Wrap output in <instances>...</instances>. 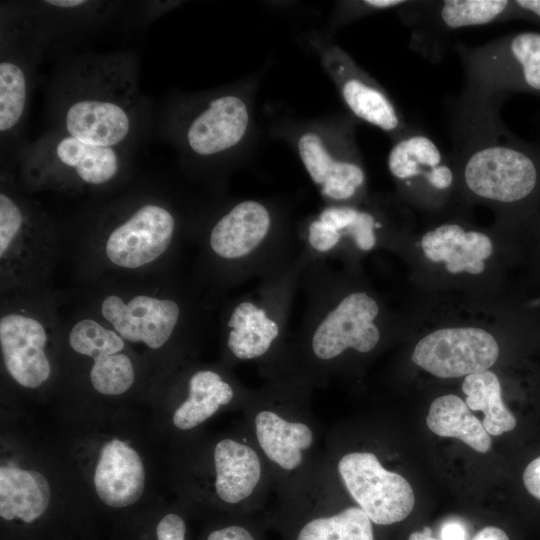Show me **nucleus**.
I'll use <instances>...</instances> for the list:
<instances>
[{"mask_svg":"<svg viewBox=\"0 0 540 540\" xmlns=\"http://www.w3.org/2000/svg\"><path fill=\"white\" fill-rule=\"evenodd\" d=\"M511 20H521L540 27V0H512Z\"/></svg>","mask_w":540,"mask_h":540,"instance_id":"2f4dec72","label":"nucleus"},{"mask_svg":"<svg viewBox=\"0 0 540 540\" xmlns=\"http://www.w3.org/2000/svg\"><path fill=\"white\" fill-rule=\"evenodd\" d=\"M502 103L461 92L450 107L449 155L468 198L500 208L522 207L540 191V145L516 137Z\"/></svg>","mask_w":540,"mask_h":540,"instance_id":"f257e3e1","label":"nucleus"},{"mask_svg":"<svg viewBox=\"0 0 540 540\" xmlns=\"http://www.w3.org/2000/svg\"><path fill=\"white\" fill-rule=\"evenodd\" d=\"M296 540H374L371 520L360 507L309 521Z\"/></svg>","mask_w":540,"mask_h":540,"instance_id":"c85d7f7f","label":"nucleus"},{"mask_svg":"<svg viewBox=\"0 0 540 540\" xmlns=\"http://www.w3.org/2000/svg\"><path fill=\"white\" fill-rule=\"evenodd\" d=\"M94 484L99 498L108 506L120 508L135 503L145 484L140 456L119 439L109 441L101 449Z\"/></svg>","mask_w":540,"mask_h":540,"instance_id":"412c9836","label":"nucleus"},{"mask_svg":"<svg viewBox=\"0 0 540 540\" xmlns=\"http://www.w3.org/2000/svg\"><path fill=\"white\" fill-rule=\"evenodd\" d=\"M472 540H509V538L502 529L494 526H487L480 530Z\"/></svg>","mask_w":540,"mask_h":540,"instance_id":"c9c22d12","label":"nucleus"},{"mask_svg":"<svg viewBox=\"0 0 540 540\" xmlns=\"http://www.w3.org/2000/svg\"><path fill=\"white\" fill-rule=\"evenodd\" d=\"M426 423L436 435L457 438L477 452L486 453L491 447V438L483 423L456 395L436 398L430 405Z\"/></svg>","mask_w":540,"mask_h":540,"instance_id":"393cba45","label":"nucleus"},{"mask_svg":"<svg viewBox=\"0 0 540 540\" xmlns=\"http://www.w3.org/2000/svg\"><path fill=\"white\" fill-rule=\"evenodd\" d=\"M31 73L28 61L12 52H3L0 61V132L11 137L25 118L30 93Z\"/></svg>","mask_w":540,"mask_h":540,"instance_id":"a878e982","label":"nucleus"},{"mask_svg":"<svg viewBox=\"0 0 540 540\" xmlns=\"http://www.w3.org/2000/svg\"><path fill=\"white\" fill-rule=\"evenodd\" d=\"M387 166L402 193L426 208L444 204L458 186L449 153H444L432 137L414 126L393 141Z\"/></svg>","mask_w":540,"mask_h":540,"instance_id":"1a4fd4ad","label":"nucleus"},{"mask_svg":"<svg viewBox=\"0 0 540 540\" xmlns=\"http://www.w3.org/2000/svg\"><path fill=\"white\" fill-rule=\"evenodd\" d=\"M19 166L30 189L85 192L116 183L126 158L119 148L89 144L51 128L20 150Z\"/></svg>","mask_w":540,"mask_h":540,"instance_id":"7ed1b4c3","label":"nucleus"},{"mask_svg":"<svg viewBox=\"0 0 540 540\" xmlns=\"http://www.w3.org/2000/svg\"><path fill=\"white\" fill-rule=\"evenodd\" d=\"M282 318L268 302L253 297L237 302L226 320V343L238 359L263 356L281 333Z\"/></svg>","mask_w":540,"mask_h":540,"instance_id":"aec40b11","label":"nucleus"},{"mask_svg":"<svg viewBox=\"0 0 540 540\" xmlns=\"http://www.w3.org/2000/svg\"><path fill=\"white\" fill-rule=\"evenodd\" d=\"M408 540H437V539L432 536V530L429 527H425L422 531L411 533Z\"/></svg>","mask_w":540,"mask_h":540,"instance_id":"e433bc0d","label":"nucleus"},{"mask_svg":"<svg viewBox=\"0 0 540 540\" xmlns=\"http://www.w3.org/2000/svg\"><path fill=\"white\" fill-rule=\"evenodd\" d=\"M258 443L265 455L285 470L302 462V451L313 441L311 429L301 422H289L277 413L262 410L255 417Z\"/></svg>","mask_w":540,"mask_h":540,"instance_id":"b1692460","label":"nucleus"},{"mask_svg":"<svg viewBox=\"0 0 540 540\" xmlns=\"http://www.w3.org/2000/svg\"><path fill=\"white\" fill-rule=\"evenodd\" d=\"M233 396V388L219 373L199 370L188 381V398L174 412L173 423L181 430L192 429L229 404Z\"/></svg>","mask_w":540,"mask_h":540,"instance_id":"bb28decb","label":"nucleus"},{"mask_svg":"<svg viewBox=\"0 0 540 540\" xmlns=\"http://www.w3.org/2000/svg\"><path fill=\"white\" fill-rule=\"evenodd\" d=\"M465 74L462 93L504 103L515 94L540 96V31L455 46Z\"/></svg>","mask_w":540,"mask_h":540,"instance_id":"20e7f679","label":"nucleus"},{"mask_svg":"<svg viewBox=\"0 0 540 540\" xmlns=\"http://www.w3.org/2000/svg\"><path fill=\"white\" fill-rule=\"evenodd\" d=\"M271 227V214L265 205L255 200L239 202L212 225L209 250L226 263L245 261L261 250Z\"/></svg>","mask_w":540,"mask_h":540,"instance_id":"f3484780","label":"nucleus"},{"mask_svg":"<svg viewBox=\"0 0 540 540\" xmlns=\"http://www.w3.org/2000/svg\"><path fill=\"white\" fill-rule=\"evenodd\" d=\"M420 244L428 260L444 263L452 274H481L485 260L493 252V243L487 234L467 229L457 222H445L425 232Z\"/></svg>","mask_w":540,"mask_h":540,"instance_id":"6ab92c4d","label":"nucleus"},{"mask_svg":"<svg viewBox=\"0 0 540 540\" xmlns=\"http://www.w3.org/2000/svg\"><path fill=\"white\" fill-rule=\"evenodd\" d=\"M499 356L492 334L479 327L437 329L416 344L413 362L439 378H457L488 370Z\"/></svg>","mask_w":540,"mask_h":540,"instance_id":"ddd939ff","label":"nucleus"},{"mask_svg":"<svg viewBox=\"0 0 540 540\" xmlns=\"http://www.w3.org/2000/svg\"><path fill=\"white\" fill-rule=\"evenodd\" d=\"M215 489L226 503L235 504L248 498L261 478V463L249 446L223 439L214 449Z\"/></svg>","mask_w":540,"mask_h":540,"instance_id":"4be33fe9","label":"nucleus"},{"mask_svg":"<svg viewBox=\"0 0 540 540\" xmlns=\"http://www.w3.org/2000/svg\"><path fill=\"white\" fill-rule=\"evenodd\" d=\"M207 540H254V538L241 526H229L211 532Z\"/></svg>","mask_w":540,"mask_h":540,"instance_id":"72a5a7b5","label":"nucleus"},{"mask_svg":"<svg viewBox=\"0 0 540 540\" xmlns=\"http://www.w3.org/2000/svg\"><path fill=\"white\" fill-rule=\"evenodd\" d=\"M176 234L173 211L156 198H143L105 216L96 250L109 269L141 272L166 257Z\"/></svg>","mask_w":540,"mask_h":540,"instance_id":"39448f33","label":"nucleus"},{"mask_svg":"<svg viewBox=\"0 0 540 540\" xmlns=\"http://www.w3.org/2000/svg\"><path fill=\"white\" fill-rule=\"evenodd\" d=\"M523 482L527 491L540 500V456L531 461L525 468Z\"/></svg>","mask_w":540,"mask_h":540,"instance_id":"473e14b6","label":"nucleus"},{"mask_svg":"<svg viewBox=\"0 0 540 540\" xmlns=\"http://www.w3.org/2000/svg\"><path fill=\"white\" fill-rule=\"evenodd\" d=\"M249 123L244 101L225 94L211 99L188 122L184 138L189 150L202 157L215 156L236 146Z\"/></svg>","mask_w":540,"mask_h":540,"instance_id":"a211bd4d","label":"nucleus"},{"mask_svg":"<svg viewBox=\"0 0 540 540\" xmlns=\"http://www.w3.org/2000/svg\"><path fill=\"white\" fill-rule=\"evenodd\" d=\"M465 527L457 521L446 522L441 529V540H465Z\"/></svg>","mask_w":540,"mask_h":540,"instance_id":"f704fd0d","label":"nucleus"},{"mask_svg":"<svg viewBox=\"0 0 540 540\" xmlns=\"http://www.w3.org/2000/svg\"><path fill=\"white\" fill-rule=\"evenodd\" d=\"M399 8L402 21L412 28L411 48L437 62L455 31L510 21L512 0L407 1Z\"/></svg>","mask_w":540,"mask_h":540,"instance_id":"9d476101","label":"nucleus"},{"mask_svg":"<svg viewBox=\"0 0 540 540\" xmlns=\"http://www.w3.org/2000/svg\"><path fill=\"white\" fill-rule=\"evenodd\" d=\"M297 148L307 173L324 197L346 202L362 194L366 176L353 142L332 152L318 134L306 132L298 139Z\"/></svg>","mask_w":540,"mask_h":540,"instance_id":"dca6fc26","label":"nucleus"},{"mask_svg":"<svg viewBox=\"0 0 540 540\" xmlns=\"http://www.w3.org/2000/svg\"><path fill=\"white\" fill-rule=\"evenodd\" d=\"M55 255L51 221L33 202L1 187L0 273L2 293L33 291L47 277Z\"/></svg>","mask_w":540,"mask_h":540,"instance_id":"423d86ee","label":"nucleus"},{"mask_svg":"<svg viewBox=\"0 0 540 540\" xmlns=\"http://www.w3.org/2000/svg\"><path fill=\"white\" fill-rule=\"evenodd\" d=\"M462 390L470 410L484 413L482 423L489 435L499 436L515 428L516 419L503 403L500 381L494 372L486 370L466 376Z\"/></svg>","mask_w":540,"mask_h":540,"instance_id":"cd10ccee","label":"nucleus"},{"mask_svg":"<svg viewBox=\"0 0 540 540\" xmlns=\"http://www.w3.org/2000/svg\"><path fill=\"white\" fill-rule=\"evenodd\" d=\"M127 344L151 350L165 346L182 327L184 308L172 295L156 290L114 288L101 293L93 312Z\"/></svg>","mask_w":540,"mask_h":540,"instance_id":"6e6552de","label":"nucleus"},{"mask_svg":"<svg viewBox=\"0 0 540 540\" xmlns=\"http://www.w3.org/2000/svg\"><path fill=\"white\" fill-rule=\"evenodd\" d=\"M50 487L39 472L12 465L0 468V515L6 520L19 518L33 522L47 509Z\"/></svg>","mask_w":540,"mask_h":540,"instance_id":"5701e85b","label":"nucleus"},{"mask_svg":"<svg viewBox=\"0 0 540 540\" xmlns=\"http://www.w3.org/2000/svg\"><path fill=\"white\" fill-rule=\"evenodd\" d=\"M50 111L52 128L89 144L121 149L146 116L135 59L121 52L73 61L53 83Z\"/></svg>","mask_w":540,"mask_h":540,"instance_id":"f03ea898","label":"nucleus"},{"mask_svg":"<svg viewBox=\"0 0 540 540\" xmlns=\"http://www.w3.org/2000/svg\"><path fill=\"white\" fill-rule=\"evenodd\" d=\"M326 52L327 68L354 116L389 134L393 141L402 136L410 125L386 91L340 48L333 46Z\"/></svg>","mask_w":540,"mask_h":540,"instance_id":"2eb2a0df","label":"nucleus"},{"mask_svg":"<svg viewBox=\"0 0 540 540\" xmlns=\"http://www.w3.org/2000/svg\"><path fill=\"white\" fill-rule=\"evenodd\" d=\"M70 348L92 360V387L104 395H120L135 381L131 357L125 352L127 343L95 314L76 318L67 333Z\"/></svg>","mask_w":540,"mask_h":540,"instance_id":"4468645a","label":"nucleus"},{"mask_svg":"<svg viewBox=\"0 0 540 540\" xmlns=\"http://www.w3.org/2000/svg\"><path fill=\"white\" fill-rule=\"evenodd\" d=\"M185 531V523L180 516L167 514L157 525V540H184Z\"/></svg>","mask_w":540,"mask_h":540,"instance_id":"7c9ffc66","label":"nucleus"},{"mask_svg":"<svg viewBox=\"0 0 540 540\" xmlns=\"http://www.w3.org/2000/svg\"><path fill=\"white\" fill-rule=\"evenodd\" d=\"M378 302L365 291H353L326 306L310 327L311 350L320 360H331L348 349L360 353L373 350L381 332L376 320Z\"/></svg>","mask_w":540,"mask_h":540,"instance_id":"9b49d317","label":"nucleus"},{"mask_svg":"<svg viewBox=\"0 0 540 540\" xmlns=\"http://www.w3.org/2000/svg\"><path fill=\"white\" fill-rule=\"evenodd\" d=\"M338 471L352 498L378 525L404 520L413 510L415 496L410 483L386 470L369 452H352L338 463Z\"/></svg>","mask_w":540,"mask_h":540,"instance_id":"f8f14e48","label":"nucleus"},{"mask_svg":"<svg viewBox=\"0 0 540 540\" xmlns=\"http://www.w3.org/2000/svg\"><path fill=\"white\" fill-rule=\"evenodd\" d=\"M319 218L340 234L341 241L349 237L358 249L365 252L375 247L376 232L383 227L372 212L352 205L328 206L319 214Z\"/></svg>","mask_w":540,"mask_h":540,"instance_id":"c756f323","label":"nucleus"},{"mask_svg":"<svg viewBox=\"0 0 540 540\" xmlns=\"http://www.w3.org/2000/svg\"><path fill=\"white\" fill-rule=\"evenodd\" d=\"M34 291V290H33ZM33 291L9 293L0 314V347L10 377L20 386L36 389L51 376L47 349L57 327L51 302Z\"/></svg>","mask_w":540,"mask_h":540,"instance_id":"0eeeda50","label":"nucleus"}]
</instances>
